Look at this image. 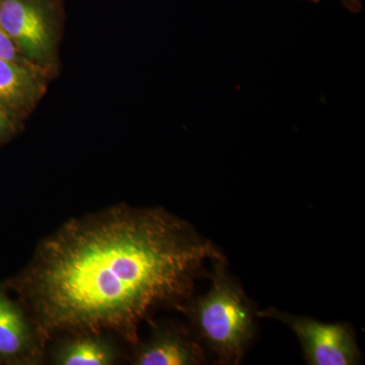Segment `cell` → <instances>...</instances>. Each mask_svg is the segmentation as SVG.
<instances>
[{"label": "cell", "mask_w": 365, "mask_h": 365, "mask_svg": "<svg viewBox=\"0 0 365 365\" xmlns=\"http://www.w3.org/2000/svg\"><path fill=\"white\" fill-rule=\"evenodd\" d=\"M0 26L25 58L49 68L56 51V26L46 0H0Z\"/></svg>", "instance_id": "obj_4"}, {"label": "cell", "mask_w": 365, "mask_h": 365, "mask_svg": "<svg viewBox=\"0 0 365 365\" xmlns=\"http://www.w3.org/2000/svg\"><path fill=\"white\" fill-rule=\"evenodd\" d=\"M225 256L162 207L122 205L74 218L45 239L13 281L43 347L55 334L138 329L163 307L181 309L205 264Z\"/></svg>", "instance_id": "obj_1"}, {"label": "cell", "mask_w": 365, "mask_h": 365, "mask_svg": "<svg viewBox=\"0 0 365 365\" xmlns=\"http://www.w3.org/2000/svg\"><path fill=\"white\" fill-rule=\"evenodd\" d=\"M136 345L132 359L135 365H201L207 361L206 350L186 327H155L150 340Z\"/></svg>", "instance_id": "obj_5"}, {"label": "cell", "mask_w": 365, "mask_h": 365, "mask_svg": "<svg viewBox=\"0 0 365 365\" xmlns=\"http://www.w3.org/2000/svg\"><path fill=\"white\" fill-rule=\"evenodd\" d=\"M45 71L0 59V111L16 120L35 107L44 91Z\"/></svg>", "instance_id": "obj_7"}, {"label": "cell", "mask_w": 365, "mask_h": 365, "mask_svg": "<svg viewBox=\"0 0 365 365\" xmlns=\"http://www.w3.org/2000/svg\"><path fill=\"white\" fill-rule=\"evenodd\" d=\"M210 264V289L191 297L180 311L188 317L192 331L216 364L237 365L256 337V307L228 271L225 256Z\"/></svg>", "instance_id": "obj_2"}, {"label": "cell", "mask_w": 365, "mask_h": 365, "mask_svg": "<svg viewBox=\"0 0 365 365\" xmlns=\"http://www.w3.org/2000/svg\"><path fill=\"white\" fill-rule=\"evenodd\" d=\"M0 59L9 60V61L16 62V63L23 64V66L37 67L24 57L1 26H0ZM37 68H40V67H37Z\"/></svg>", "instance_id": "obj_9"}, {"label": "cell", "mask_w": 365, "mask_h": 365, "mask_svg": "<svg viewBox=\"0 0 365 365\" xmlns=\"http://www.w3.org/2000/svg\"><path fill=\"white\" fill-rule=\"evenodd\" d=\"M258 318L276 319L299 338L304 359L309 365H355L361 362L354 330L347 323H322L269 307L257 311Z\"/></svg>", "instance_id": "obj_3"}, {"label": "cell", "mask_w": 365, "mask_h": 365, "mask_svg": "<svg viewBox=\"0 0 365 365\" xmlns=\"http://www.w3.org/2000/svg\"><path fill=\"white\" fill-rule=\"evenodd\" d=\"M14 119L6 113L0 111V140L14 131Z\"/></svg>", "instance_id": "obj_10"}, {"label": "cell", "mask_w": 365, "mask_h": 365, "mask_svg": "<svg viewBox=\"0 0 365 365\" xmlns=\"http://www.w3.org/2000/svg\"><path fill=\"white\" fill-rule=\"evenodd\" d=\"M98 334H76L57 350L55 364L59 365H110L115 364L114 347Z\"/></svg>", "instance_id": "obj_8"}, {"label": "cell", "mask_w": 365, "mask_h": 365, "mask_svg": "<svg viewBox=\"0 0 365 365\" xmlns=\"http://www.w3.org/2000/svg\"><path fill=\"white\" fill-rule=\"evenodd\" d=\"M43 348L26 309L0 287V362L36 364Z\"/></svg>", "instance_id": "obj_6"}, {"label": "cell", "mask_w": 365, "mask_h": 365, "mask_svg": "<svg viewBox=\"0 0 365 365\" xmlns=\"http://www.w3.org/2000/svg\"><path fill=\"white\" fill-rule=\"evenodd\" d=\"M312 1L318 2L319 0H312Z\"/></svg>", "instance_id": "obj_12"}, {"label": "cell", "mask_w": 365, "mask_h": 365, "mask_svg": "<svg viewBox=\"0 0 365 365\" xmlns=\"http://www.w3.org/2000/svg\"><path fill=\"white\" fill-rule=\"evenodd\" d=\"M0 364H1V362H0Z\"/></svg>", "instance_id": "obj_13"}, {"label": "cell", "mask_w": 365, "mask_h": 365, "mask_svg": "<svg viewBox=\"0 0 365 365\" xmlns=\"http://www.w3.org/2000/svg\"><path fill=\"white\" fill-rule=\"evenodd\" d=\"M344 4L348 9L354 11V13H357L361 9V4H360L359 0H344Z\"/></svg>", "instance_id": "obj_11"}]
</instances>
